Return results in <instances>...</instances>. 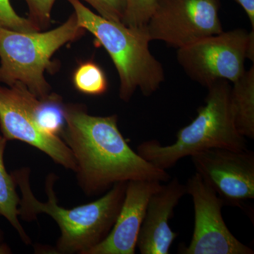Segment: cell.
Returning a JSON list of instances; mask_svg holds the SVG:
<instances>
[{
	"label": "cell",
	"mask_w": 254,
	"mask_h": 254,
	"mask_svg": "<svg viewBox=\"0 0 254 254\" xmlns=\"http://www.w3.org/2000/svg\"><path fill=\"white\" fill-rule=\"evenodd\" d=\"M64 110L60 137L72 153L73 172L87 196L105 193L119 182L170 180L166 170L156 168L129 146L119 129L118 115L94 116L79 103H64Z\"/></svg>",
	"instance_id": "obj_1"
},
{
	"label": "cell",
	"mask_w": 254,
	"mask_h": 254,
	"mask_svg": "<svg viewBox=\"0 0 254 254\" xmlns=\"http://www.w3.org/2000/svg\"><path fill=\"white\" fill-rule=\"evenodd\" d=\"M11 175L21 191L19 218L32 222L37 220L39 214L50 215L61 232L55 253L62 254H88L108 236L123 205L127 183L115 184L98 200L67 209L58 203L54 189L58 177L54 173L46 178V202L37 199L32 191L29 168L15 170Z\"/></svg>",
	"instance_id": "obj_2"
},
{
	"label": "cell",
	"mask_w": 254,
	"mask_h": 254,
	"mask_svg": "<svg viewBox=\"0 0 254 254\" xmlns=\"http://www.w3.org/2000/svg\"><path fill=\"white\" fill-rule=\"evenodd\" d=\"M71 4L78 24L90 32L113 60L120 77V98L131 99L137 89L149 97L165 81L163 65L152 55L151 42L146 26L129 27L95 14L80 0H66Z\"/></svg>",
	"instance_id": "obj_3"
},
{
	"label": "cell",
	"mask_w": 254,
	"mask_h": 254,
	"mask_svg": "<svg viewBox=\"0 0 254 254\" xmlns=\"http://www.w3.org/2000/svg\"><path fill=\"white\" fill-rule=\"evenodd\" d=\"M205 104L197 110L194 120L177 133L173 144L163 145L156 140L143 142L137 153L161 170L173 168L181 159L213 148L247 149L245 137L237 131L230 105L229 81L210 85Z\"/></svg>",
	"instance_id": "obj_4"
},
{
	"label": "cell",
	"mask_w": 254,
	"mask_h": 254,
	"mask_svg": "<svg viewBox=\"0 0 254 254\" xmlns=\"http://www.w3.org/2000/svg\"><path fill=\"white\" fill-rule=\"evenodd\" d=\"M73 13L61 26L48 31L21 32L0 27V83H21L39 99L51 93L45 71L53 73L55 53L84 35Z\"/></svg>",
	"instance_id": "obj_5"
},
{
	"label": "cell",
	"mask_w": 254,
	"mask_h": 254,
	"mask_svg": "<svg viewBox=\"0 0 254 254\" xmlns=\"http://www.w3.org/2000/svg\"><path fill=\"white\" fill-rule=\"evenodd\" d=\"M254 60V30L222 31L177 50V60L193 81L208 88L220 80L232 83L245 72V60Z\"/></svg>",
	"instance_id": "obj_6"
},
{
	"label": "cell",
	"mask_w": 254,
	"mask_h": 254,
	"mask_svg": "<svg viewBox=\"0 0 254 254\" xmlns=\"http://www.w3.org/2000/svg\"><path fill=\"white\" fill-rule=\"evenodd\" d=\"M220 0H156L146 24L151 41L177 50L223 31Z\"/></svg>",
	"instance_id": "obj_7"
},
{
	"label": "cell",
	"mask_w": 254,
	"mask_h": 254,
	"mask_svg": "<svg viewBox=\"0 0 254 254\" xmlns=\"http://www.w3.org/2000/svg\"><path fill=\"white\" fill-rule=\"evenodd\" d=\"M39 98L21 83L10 86L0 85V130L2 136L17 140L34 147L50 157L55 163L74 171L71 150L59 136L43 131L36 120Z\"/></svg>",
	"instance_id": "obj_8"
},
{
	"label": "cell",
	"mask_w": 254,
	"mask_h": 254,
	"mask_svg": "<svg viewBox=\"0 0 254 254\" xmlns=\"http://www.w3.org/2000/svg\"><path fill=\"white\" fill-rule=\"evenodd\" d=\"M185 185L193 200L194 227L190 245H180L179 253L254 254L230 231L222 215L223 201L202 177L195 173Z\"/></svg>",
	"instance_id": "obj_9"
},
{
	"label": "cell",
	"mask_w": 254,
	"mask_h": 254,
	"mask_svg": "<svg viewBox=\"0 0 254 254\" xmlns=\"http://www.w3.org/2000/svg\"><path fill=\"white\" fill-rule=\"evenodd\" d=\"M195 173L224 204L242 208L254 198V153L247 149L213 148L192 155Z\"/></svg>",
	"instance_id": "obj_10"
},
{
	"label": "cell",
	"mask_w": 254,
	"mask_h": 254,
	"mask_svg": "<svg viewBox=\"0 0 254 254\" xmlns=\"http://www.w3.org/2000/svg\"><path fill=\"white\" fill-rule=\"evenodd\" d=\"M161 185L162 182L149 180L127 182L123 205L111 232L88 254H134L148 201Z\"/></svg>",
	"instance_id": "obj_11"
},
{
	"label": "cell",
	"mask_w": 254,
	"mask_h": 254,
	"mask_svg": "<svg viewBox=\"0 0 254 254\" xmlns=\"http://www.w3.org/2000/svg\"><path fill=\"white\" fill-rule=\"evenodd\" d=\"M150 197L137 239L141 254H168L178 237L169 226V220L180 199L187 193L186 185L177 177L169 180Z\"/></svg>",
	"instance_id": "obj_12"
},
{
	"label": "cell",
	"mask_w": 254,
	"mask_h": 254,
	"mask_svg": "<svg viewBox=\"0 0 254 254\" xmlns=\"http://www.w3.org/2000/svg\"><path fill=\"white\" fill-rule=\"evenodd\" d=\"M230 105L237 131L245 138H254V66L233 82Z\"/></svg>",
	"instance_id": "obj_13"
},
{
	"label": "cell",
	"mask_w": 254,
	"mask_h": 254,
	"mask_svg": "<svg viewBox=\"0 0 254 254\" xmlns=\"http://www.w3.org/2000/svg\"><path fill=\"white\" fill-rule=\"evenodd\" d=\"M7 140L0 136V215L4 217L26 245L31 244V240L25 231L18 216L20 196L16 192V185L11 174L5 168L4 155Z\"/></svg>",
	"instance_id": "obj_14"
},
{
	"label": "cell",
	"mask_w": 254,
	"mask_h": 254,
	"mask_svg": "<svg viewBox=\"0 0 254 254\" xmlns=\"http://www.w3.org/2000/svg\"><path fill=\"white\" fill-rule=\"evenodd\" d=\"M64 107L63 98L55 93L39 100L36 108V120L43 131L60 136L65 123Z\"/></svg>",
	"instance_id": "obj_15"
},
{
	"label": "cell",
	"mask_w": 254,
	"mask_h": 254,
	"mask_svg": "<svg viewBox=\"0 0 254 254\" xmlns=\"http://www.w3.org/2000/svg\"><path fill=\"white\" fill-rule=\"evenodd\" d=\"M73 83L80 93L101 95L108 91V83L103 68L93 61L81 63L73 74Z\"/></svg>",
	"instance_id": "obj_16"
},
{
	"label": "cell",
	"mask_w": 254,
	"mask_h": 254,
	"mask_svg": "<svg viewBox=\"0 0 254 254\" xmlns=\"http://www.w3.org/2000/svg\"><path fill=\"white\" fill-rule=\"evenodd\" d=\"M126 14L123 24L129 27H143L156 6V0H127Z\"/></svg>",
	"instance_id": "obj_17"
},
{
	"label": "cell",
	"mask_w": 254,
	"mask_h": 254,
	"mask_svg": "<svg viewBox=\"0 0 254 254\" xmlns=\"http://www.w3.org/2000/svg\"><path fill=\"white\" fill-rule=\"evenodd\" d=\"M0 27L21 32L40 31L28 18L16 14L9 0H0Z\"/></svg>",
	"instance_id": "obj_18"
},
{
	"label": "cell",
	"mask_w": 254,
	"mask_h": 254,
	"mask_svg": "<svg viewBox=\"0 0 254 254\" xmlns=\"http://www.w3.org/2000/svg\"><path fill=\"white\" fill-rule=\"evenodd\" d=\"M28 6V19L40 31L49 27L51 14L56 0H24Z\"/></svg>",
	"instance_id": "obj_19"
},
{
	"label": "cell",
	"mask_w": 254,
	"mask_h": 254,
	"mask_svg": "<svg viewBox=\"0 0 254 254\" xmlns=\"http://www.w3.org/2000/svg\"><path fill=\"white\" fill-rule=\"evenodd\" d=\"M81 1V0H80ZM94 8L100 16L115 22L123 23L126 14L127 0H83Z\"/></svg>",
	"instance_id": "obj_20"
},
{
	"label": "cell",
	"mask_w": 254,
	"mask_h": 254,
	"mask_svg": "<svg viewBox=\"0 0 254 254\" xmlns=\"http://www.w3.org/2000/svg\"><path fill=\"white\" fill-rule=\"evenodd\" d=\"M243 8L250 19L252 30H254V0H235Z\"/></svg>",
	"instance_id": "obj_21"
},
{
	"label": "cell",
	"mask_w": 254,
	"mask_h": 254,
	"mask_svg": "<svg viewBox=\"0 0 254 254\" xmlns=\"http://www.w3.org/2000/svg\"><path fill=\"white\" fill-rule=\"evenodd\" d=\"M4 244V236L2 230L0 228V247Z\"/></svg>",
	"instance_id": "obj_22"
}]
</instances>
